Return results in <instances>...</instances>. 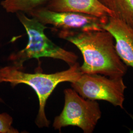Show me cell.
I'll list each match as a JSON object with an SVG mask.
<instances>
[{
  "label": "cell",
  "instance_id": "1",
  "mask_svg": "<svg viewBox=\"0 0 133 133\" xmlns=\"http://www.w3.org/2000/svg\"><path fill=\"white\" fill-rule=\"evenodd\" d=\"M81 51L84 59L82 74H100L111 78L123 77L127 67L115 49L114 38L105 30L71 33L62 37Z\"/></svg>",
  "mask_w": 133,
  "mask_h": 133
},
{
  "label": "cell",
  "instance_id": "2",
  "mask_svg": "<svg viewBox=\"0 0 133 133\" xmlns=\"http://www.w3.org/2000/svg\"><path fill=\"white\" fill-rule=\"evenodd\" d=\"M82 74L78 62L66 71L51 74L27 73L12 65L0 68V83L8 82L12 87L19 84L31 86L37 93L39 101L36 124L39 128L48 127L50 121L45 112L48 97L59 83L63 82H75Z\"/></svg>",
  "mask_w": 133,
  "mask_h": 133
},
{
  "label": "cell",
  "instance_id": "3",
  "mask_svg": "<svg viewBox=\"0 0 133 133\" xmlns=\"http://www.w3.org/2000/svg\"><path fill=\"white\" fill-rule=\"evenodd\" d=\"M16 16L25 29L28 37V43L24 49L11 53L9 60L12 65L19 70L24 69L25 62L32 58L48 57L60 59L69 66L77 62L78 56L73 52L59 46L46 36L44 30L48 27L37 19L29 18L23 12H18Z\"/></svg>",
  "mask_w": 133,
  "mask_h": 133
},
{
  "label": "cell",
  "instance_id": "4",
  "mask_svg": "<svg viewBox=\"0 0 133 133\" xmlns=\"http://www.w3.org/2000/svg\"><path fill=\"white\" fill-rule=\"evenodd\" d=\"M65 104L62 112L56 116L53 127L60 131L63 127L77 126L84 133H92L102 116L99 103L86 99L74 89L64 90Z\"/></svg>",
  "mask_w": 133,
  "mask_h": 133
},
{
  "label": "cell",
  "instance_id": "5",
  "mask_svg": "<svg viewBox=\"0 0 133 133\" xmlns=\"http://www.w3.org/2000/svg\"><path fill=\"white\" fill-rule=\"evenodd\" d=\"M41 23L52 25L61 38L67 34L104 30L108 18L74 12H56L41 6L25 13Z\"/></svg>",
  "mask_w": 133,
  "mask_h": 133
},
{
  "label": "cell",
  "instance_id": "6",
  "mask_svg": "<svg viewBox=\"0 0 133 133\" xmlns=\"http://www.w3.org/2000/svg\"><path fill=\"white\" fill-rule=\"evenodd\" d=\"M71 83L73 89L84 99L105 101L123 109L127 86L123 77L111 78L100 74H83Z\"/></svg>",
  "mask_w": 133,
  "mask_h": 133
},
{
  "label": "cell",
  "instance_id": "7",
  "mask_svg": "<svg viewBox=\"0 0 133 133\" xmlns=\"http://www.w3.org/2000/svg\"><path fill=\"white\" fill-rule=\"evenodd\" d=\"M111 34L119 57L127 66L133 68V27L121 20L109 16L103 27Z\"/></svg>",
  "mask_w": 133,
  "mask_h": 133
},
{
  "label": "cell",
  "instance_id": "8",
  "mask_svg": "<svg viewBox=\"0 0 133 133\" xmlns=\"http://www.w3.org/2000/svg\"><path fill=\"white\" fill-rule=\"evenodd\" d=\"M46 8L56 12H74L102 18L113 17L112 12L99 0H50Z\"/></svg>",
  "mask_w": 133,
  "mask_h": 133
},
{
  "label": "cell",
  "instance_id": "9",
  "mask_svg": "<svg viewBox=\"0 0 133 133\" xmlns=\"http://www.w3.org/2000/svg\"><path fill=\"white\" fill-rule=\"evenodd\" d=\"M113 14V17L133 27V0H99Z\"/></svg>",
  "mask_w": 133,
  "mask_h": 133
},
{
  "label": "cell",
  "instance_id": "10",
  "mask_svg": "<svg viewBox=\"0 0 133 133\" xmlns=\"http://www.w3.org/2000/svg\"><path fill=\"white\" fill-rule=\"evenodd\" d=\"M50 0H3L1 5L9 13L23 12L26 13L46 5Z\"/></svg>",
  "mask_w": 133,
  "mask_h": 133
},
{
  "label": "cell",
  "instance_id": "11",
  "mask_svg": "<svg viewBox=\"0 0 133 133\" xmlns=\"http://www.w3.org/2000/svg\"><path fill=\"white\" fill-rule=\"evenodd\" d=\"M13 119L6 113L0 114V133H18L19 131L12 126Z\"/></svg>",
  "mask_w": 133,
  "mask_h": 133
},
{
  "label": "cell",
  "instance_id": "12",
  "mask_svg": "<svg viewBox=\"0 0 133 133\" xmlns=\"http://www.w3.org/2000/svg\"><path fill=\"white\" fill-rule=\"evenodd\" d=\"M2 101H3V100H2V99H1V98H0V102H2Z\"/></svg>",
  "mask_w": 133,
  "mask_h": 133
},
{
  "label": "cell",
  "instance_id": "13",
  "mask_svg": "<svg viewBox=\"0 0 133 133\" xmlns=\"http://www.w3.org/2000/svg\"><path fill=\"white\" fill-rule=\"evenodd\" d=\"M131 117H132V119H133V116H131Z\"/></svg>",
  "mask_w": 133,
  "mask_h": 133
}]
</instances>
